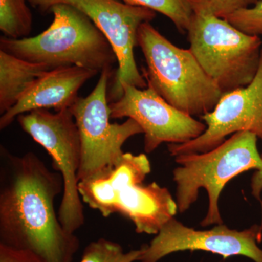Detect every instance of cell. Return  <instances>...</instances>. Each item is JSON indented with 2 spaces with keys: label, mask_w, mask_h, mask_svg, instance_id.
<instances>
[{
  "label": "cell",
  "mask_w": 262,
  "mask_h": 262,
  "mask_svg": "<svg viewBox=\"0 0 262 262\" xmlns=\"http://www.w3.org/2000/svg\"><path fill=\"white\" fill-rule=\"evenodd\" d=\"M261 155V158H262V154Z\"/></svg>",
  "instance_id": "44dd1931"
},
{
  "label": "cell",
  "mask_w": 262,
  "mask_h": 262,
  "mask_svg": "<svg viewBox=\"0 0 262 262\" xmlns=\"http://www.w3.org/2000/svg\"><path fill=\"white\" fill-rule=\"evenodd\" d=\"M42 63H32L0 50V114L7 113L46 72Z\"/></svg>",
  "instance_id": "5bb4252c"
},
{
  "label": "cell",
  "mask_w": 262,
  "mask_h": 262,
  "mask_svg": "<svg viewBox=\"0 0 262 262\" xmlns=\"http://www.w3.org/2000/svg\"><path fill=\"white\" fill-rule=\"evenodd\" d=\"M231 25L248 35L262 36V0L253 7L234 12L225 18Z\"/></svg>",
  "instance_id": "d6986e66"
},
{
  "label": "cell",
  "mask_w": 262,
  "mask_h": 262,
  "mask_svg": "<svg viewBox=\"0 0 262 262\" xmlns=\"http://www.w3.org/2000/svg\"><path fill=\"white\" fill-rule=\"evenodd\" d=\"M194 13H208L225 19L237 10L255 5L258 0H188Z\"/></svg>",
  "instance_id": "ac0fdd59"
},
{
  "label": "cell",
  "mask_w": 262,
  "mask_h": 262,
  "mask_svg": "<svg viewBox=\"0 0 262 262\" xmlns=\"http://www.w3.org/2000/svg\"><path fill=\"white\" fill-rule=\"evenodd\" d=\"M120 99L110 103L111 118L133 119L144 134V151L151 153L163 144H184L206 131L205 122L169 104L151 86L141 89L125 84Z\"/></svg>",
  "instance_id": "9c48e42d"
},
{
  "label": "cell",
  "mask_w": 262,
  "mask_h": 262,
  "mask_svg": "<svg viewBox=\"0 0 262 262\" xmlns=\"http://www.w3.org/2000/svg\"><path fill=\"white\" fill-rule=\"evenodd\" d=\"M261 226L253 225L243 231L218 225L209 230H195L175 218L169 220L149 245H145L140 262H158L169 254L180 251H203L224 258L243 256L262 262Z\"/></svg>",
  "instance_id": "30bf717a"
},
{
  "label": "cell",
  "mask_w": 262,
  "mask_h": 262,
  "mask_svg": "<svg viewBox=\"0 0 262 262\" xmlns=\"http://www.w3.org/2000/svg\"><path fill=\"white\" fill-rule=\"evenodd\" d=\"M257 140V136L252 133L241 131L211 151L175 157L180 165L173 171L178 211H187L203 188L208 193L209 203L201 225H223L219 208L222 189L231 179L252 169L258 170L252 179V193L262 203V158L258 151Z\"/></svg>",
  "instance_id": "3957f363"
},
{
  "label": "cell",
  "mask_w": 262,
  "mask_h": 262,
  "mask_svg": "<svg viewBox=\"0 0 262 262\" xmlns=\"http://www.w3.org/2000/svg\"><path fill=\"white\" fill-rule=\"evenodd\" d=\"M17 120L21 128L51 155L53 168L61 174L63 192L58 219L66 231L75 234L84 224L78 191L81 141L75 117L70 108L56 113L43 108L22 114Z\"/></svg>",
  "instance_id": "8992f818"
},
{
  "label": "cell",
  "mask_w": 262,
  "mask_h": 262,
  "mask_svg": "<svg viewBox=\"0 0 262 262\" xmlns=\"http://www.w3.org/2000/svg\"><path fill=\"white\" fill-rule=\"evenodd\" d=\"M115 213L134 222L139 234H157L178 211L167 188L156 182H130L114 189Z\"/></svg>",
  "instance_id": "4fadbf2b"
},
{
  "label": "cell",
  "mask_w": 262,
  "mask_h": 262,
  "mask_svg": "<svg viewBox=\"0 0 262 262\" xmlns=\"http://www.w3.org/2000/svg\"><path fill=\"white\" fill-rule=\"evenodd\" d=\"M145 245L138 250L124 252L121 245L105 238L90 243L84 248L80 262L140 261Z\"/></svg>",
  "instance_id": "e0dca14e"
},
{
  "label": "cell",
  "mask_w": 262,
  "mask_h": 262,
  "mask_svg": "<svg viewBox=\"0 0 262 262\" xmlns=\"http://www.w3.org/2000/svg\"><path fill=\"white\" fill-rule=\"evenodd\" d=\"M113 72H101L97 84L86 97H79L70 108L80 133L81 163L79 182L107 167L123 155L122 146L130 137L144 134L139 124L127 118L123 123H111L108 91Z\"/></svg>",
  "instance_id": "ba28073f"
},
{
  "label": "cell",
  "mask_w": 262,
  "mask_h": 262,
  "mask_svg": "<svg viewBox=\"0 0 262 262\" xmlns=\"http://www.w3.org/2000/svg\"><path fill=\"white\" fill-rule=\"evenodd\" d=\"M206 131L199 137L184 144H168L171 156L204 153L220 146L226 137L248 131L262 141V48L257 73L246 87L222 95L211 113L201 116Z\"/></svg>",
  "instance_id": "8fae6325"
},
{
  "label": "cell",
  "mask_w": 262,
  "mask_h": 262,
  "mask_svg": "<svg viewBox=\"0 0 262 262\" xmlns=\"http://www.w3.org/2000/svg\"><path fill=\"white\" fill-rule=\"evenodd\" d=\"M187 34L189 49L222 94L252 82L261 59V38L208 13H194Z\"/></svg>",
  "instance_id": "5b68a950"
},
{
  "label": "cell",
  "mask_w": 262,
  "mask_h": 262,
  "mask_svg": "<svg viewBox=\"0 0 262 262\" xmlns=\"http://www.w3.org/2000/svg\"><path fill=\"white\" fill-rule=\"evenodd\" d=\"M43 13L57 4H67L80 10L107 38L116 53L118 68L108 87V103L120 99L125 84L144 89L148 84L140 73L134 56L138 30L141 24L151 22L156 12L125 4L120 0H27Z\"/></svg>",
  "instance_id": "52a82bcc"
},
{
  "label": "cell",
  "mask_w": 262,
  "mask_h": 262,
  "mask_svg": "<svg viewBox=\"0 0 262 262\" xmlns=\"http://www.w3.org/2000/svg\"><path fill=\"white\" fill-rule=\"evenodd\" d=\"M125 4L142 7L168 17L182 34L187 33L194 11L188 0H122Z\"/></svg>",
  "instance_id": "2e32d148"
},
{
  "label": "cell",
  "mask_w": 262,
  "mask_h": 262,
  "mask_svg": "<svg viewBox=\"0 0 262 262\" xmlns=\"http://www.w3.org/2000/svg\"><path fill=\"white\" fill-rule=\"evenodd\" d=\"M0 262H43L34 253L0 244Z\"/></svg>",
  "instance_id": "ffe728a7"
},
{
  "label": "cell",
  "mask_w": 262,
  "mask_h": 262,
  "mask_svg": "<svg viewBox=\"0 0 262 262\" xmlns=\"http://www.w3.org/2000/svg\"><path fill=\"white\" fill-rule=\"evenodd\" d=\"M53 20L46 31L23 39L0 37V50L25 61L47 65L51 70L80 67L113 72L118 63L107 38L80 10L67 4L50 8Z\"/></svg>",
  "instance_id": "7a4b0ae2"
},
{
  "label": "cell",
  "mask_w": 262,
  "mask_h": 262,
  "mask_svg": "<svg viewBox=\"0 0 262 262\" xmlns=\"http://www.w3.org/2000/svg\"><path fill=\"white\" fill-rule=\"evenodd\" d=\"M97 71L80 67H60L46 72L13 108L0 117V129L4 130L19 115L35 110L53 108L56 112L70 108L79 98V91Z\"/></svg>",
  "instance_id": "7c38bea8"
},
{
  "label": "cell",
  "mask_w": 262,
  "mask_h": 262,
  "mask_svg": "<svg viewBox=\"0 0 262 262\" xmlns=\"http://www.w3.org/2000/svg\"><path fill=\"white\" fill-rule=\"evenodd\" d=\"M61 174L32 151L22 156L0 146V244L34 253L43 262H72L80 247L55 210L63 194Z\"/></svg>",
  "instance_id": "6da1fadb"
},
{
  "label": "cell",
  "mask_w": 262,
  "mask_h": 262,
  "mask_svg": "<svg viewBox=\"0 0 262 262\" xmlns=\"http://www.w3.org/2000/svg\"><path fill=\"white\" fill-rule=\"evenodd\" d=\"M27 0H0V30L5 37L23 39L32 30L33 16Z\"/></svg>",
  "instance_id": "9a60e30c"
},
{
  "label": "cell",
  "mask_w": 262,
  "mask_h": 262,
  "mask_svg": "<svg viewBox=\"0 0 262 262\" xmlns=\"http://www.w3.org/2000/svg\"><path fill=\"white\" fill-rule=\"evenodd\" d=\"M137 46L145 58L148 85L169 104L192 117L214 110L223 94L190 50L176 46L150 22L139 27Z\"/></svg>",
  "instance_id": "277c9868"
}]
</instances>
